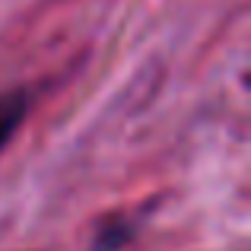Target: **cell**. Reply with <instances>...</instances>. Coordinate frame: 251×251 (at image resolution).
Returning a JSON list of instances; mask_svg holds the SVG:
<instances>
[{
	"instance_id": "6da1fadb",
	"label": "cell",
	"mask_w": 251,
	"mask_h": 251,
	"mask_svg": "<svg viewBox=\"0 0 251 251\" xmlns=\"http://www.w3.org/2000/svg\"><path fill=\"white\" fill-rule=\"evenodd\" d=\"M23 115H25V96L23 92H3L0 96V150L10 143V137L23 124Z\"/></svg>"
}]
</instances>
